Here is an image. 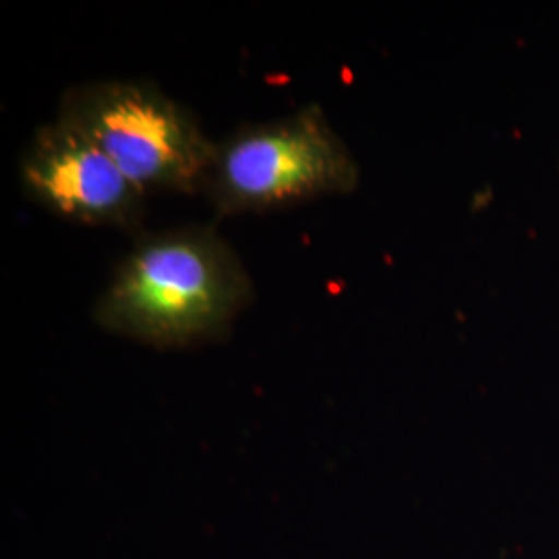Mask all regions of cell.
Returning a JSON list of instances; mask_svg holds the SVG:
<instances>
[{"label": "cell", "instance_id": "cell-1", "mask_svg": "<svg viewBox=\"0 0 559 559\" xmlns=\"http://www.w3.org/2000/svg\"><path fill=\"white\" fill-rule=\"evenodd\" d=\"M253 297L239 255L214 228L185 226L143 239L120 261L94 307L96 323L156 348L228 334Z\"/></svg>", "mask_w": 559, "mask_h": 559}, {"label": "cell", "instance_id": "cell-2", "mask_svg": "<svg viewBox=\"0 0 559 559\" xmlns=\"http://www.w3.org/2000/svg\"><path fill=\"white\" fill-rule=\"evenodd\" d=\"M59 117L100 145L141 193L205 189L216 143L195 117L145 81H94L64 94Z\"/></svg>", "mask_w": 559, "mask_h": 559}, {"label": "cell", "instance_id": "cell-4", "mask_svg": "<svg viewBox=\"0 0 559 559\" xmlns=\"http://www.w3.org/2000/svg\"><path fill=\"white\" fill-rule=\"evenodd\" d=\"M21 180L32 200L67 221L129 228L143 216L145 193L62 117L36 129L21 158Z\"/></svg>", "mask_w": 559, "mask_h": 559}, {"label": "cell", "instance_id": "cell-3", "mask_svg": "<svg viewBox=\"0 0 559 559\" xmlns=\"http://www.w3.org/2000/svg\"><path fill=\"white\" fill-rule=\"evenodd\" d=\"M359 164L318 106L216 143L205 191L222 216L350 193Z\"/></svg>", "mask_w": 559, "mask_h": 559}]
</instances>
